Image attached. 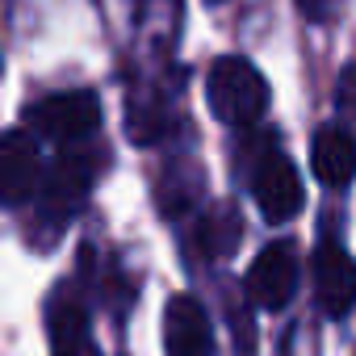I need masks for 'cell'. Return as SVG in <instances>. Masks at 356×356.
Returning <instances> with one entry per match:
<instances>
[{
  "instance_id": "obj_1",
  "label": "cell",
  "mask_w": 356,
  "mask_h": 356,
  "mask_svg": "<svg viewBox=\"0 0 356 356\" xmlns=\"http://www.w3.org/2000/svg\"><path fill=\"white\" fill-rule=\"evenodd\" d=\"M206 101L210 113L227 126H252L268 109V80L239 55H227L206 76Z\"/></svg>"
},
{
  "instance_id": "obj_2",
  "label": "cell",
  "mask_w": 356,
  "mask_h": 356,
  "mask_svg": "<svg viewBox=\"0 0 356 356\" xmlns=\"http://www.w3.org/2000/svg\"><path fill=\"white\" fill-rule=\"evenodd\" d=\"M30 134H42L51 143H80L88 134H97L101 126V101L88 88H72V92H55L42 97L30 113Z\"/></svg>"
},
{
  "instance_id": "obj_3",
  "label": "cell",
  "mask_w": 356,
  "mask_h": 356,
  "mask_svg": "<svg viewBox=\"0 0 356 356\" xmlns=\"http://www.w3.org/2000/svg\"><path fill=\"white\" fill-rule=\"evenodd\" d=\"M97 163H101V155L72 147V151H63L55 159V168L47 176H38V185H42V222L63 227L80 210V202L88 197V189L97 181Z\"/></svg>"
},
{
  "instance_id": "obj_4",
  "label": "cell",
  "mask_w": 356,
  "mask_h": 356,
  "mask_svg": "<svg viewBox=\"0 0 356 356\" xmlns=\"http://www.w3.org/2000/svg\"><path fill=\"white\" fill-rule=\"evenodd\" d=\"M298 289V248L293 243H268L252 268H248V298L260 310H285Z\"/></svg>"
},
{
  "instance_id": "obj_5",
  "label": "cell",
  "mask_w": 356,
  "mask_h": 356,
  "mask_svg": "<svg viewBox=\"0 0 356 356\" xmlns=\"http://www.w3.org/2000/svg\"><path fill=\"white\" fill-rule=\"evenodd\" d=\"M42 176V159H38V143L30 130H9L0 138V206L17 210L34 197Z\"/></svg>"
},
{
  "instance_id": "obj_6",
  "label": "cell",
  "mask_w": 356,
  "mask_h": 356,
  "mask_svg": "<svg viewBox=\"0 0 356 356\" xmlns=\"http://www.w3.org/2000/svg\"><path fill=\"white\" fill-rule=\"evenodd\" d=\"M252 189H256L260 214H264L268 222H289V218L302 210V202H306V193H302V176H298L293 159L281 155V151H268V155L260 159Z\"/></svg>"
},
{
  "instance_id": "obj_7",
  "label": "cell",
  "mask_w": 356,
  "mask_h": 356,
  "mask_svg": "<svg viewBox=\"0 0 356 356\" xmlns=\"http://www.w3.org/2000/svg\"><path fill=\"white\" fill-rule=\"evenodd\" d=\"M163 348L168 356H214V327L197 298L176 293L163 310Z\"/></svg>"
},
{
  "instance_id": "obj_8",
  "label": "cell",
  "mask_w": 356,
  "mask_h": 356,
  "mask_svg": "<svg viewBox=\"0 0 356 356\" xmlns=\"http://www.w3.org/2000/svg\"><path fill=\"white\" fill-rule=\"evenodd\" d=\"M314 298H318V310L327 318H343L352 310V298H356L352 256L331 239H323L314 252Z\"/></svg>"
},
{
  "instance_id": "obj_9",
  "label": "cell",
  "mask_w": 356,
  "mask_h": 356,
  "mask_svg": "<svg viewBox=\"0 0 356 356\" xmlns=\"http://www.w3.org/2000/svg\"><path fill=\"white\" fill-rule=\"evenodd\" d=\"M310 168L323 185L331 189H343L352 181V168H356V151H352V138L343 126H323L310 143Z\"/></svg>"
},
{
  "instance_id": "obj_10",
  "label": "cell",
  "mask_w": 356,
  "mask_h": 356,
  "mask_svg": "<svg viewBox=\"0 0 356 356\" xmlns=\"http://www.w3.org/2000/svg\"><path fill=\"white\" fill-rule=\"evenodd\" d=\"M239 239H243V218H239V210H235L231 202L214 206V210L202 218V227H197V252H202L206 260L231 256V252L239 248Z\"/></svg>"
},
{
  "instance_id": "obj_11",
  "label": "cell",
  "mask_w": 356,
  "mask_h": 356,
  "mask_svg": "<svg viewBox=\"0 0 356 356\" xmlns=\"http://www.w3.org/2000/svg\"><path fill=\"white\" fill-rule=\"evenodd\" d=\"M47 331H51V348L88 335V306L80 302V293L72 285H59L51 293V302H47Z\"/></svg>"
},
{
  "instance_id": "obj_12",
  "label": "cell",
  "mask_w": 356,
  "mask_h": 356,
  "mask_svg": "<svg viewBox=\"0 0 356 356\" xmlns=\"http://www.w3.org/2000/svg\"><path fill=\"white\" fill-rule=\"evenodd\" d=\"M235 356H256V327L243 310H235Z\"/></svg>"
},
{
  "instance_id": "obj_13",
  "label": "cell",
  "mask_w": 356,
  "mask_h": 356,
  "mask_svg": "<svg viewBox=\"0 0 356 356\" xmlns=\"http://www.w3.org/2000/svg\"><path fill=\"white\" fill-rule=\"evenodd\" d=\"M298 9H302L306 22H335L339 0H298Z\"/></svg>"
},
{
  "instance_id": "obj_14",
  "label": "cell",
  "mask_w": 356,
  "mask_h": 356,
  "mask_svg": "<svg viewBox=\"0 0 356 356\" xmlns=\"http://www.w3.org/2000/svg\"><path fill=\"white\" fill-rule=\"evenodd\" d=\"M55 356H97V348L84 335V339H72V343H55Z\"/></svg>"
}]
</instances>
